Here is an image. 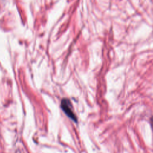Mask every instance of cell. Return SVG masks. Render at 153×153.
<instances>
[{"instance_id":"obj_1","label":"cell","mask_w":153,"mask_h":153,"mask_svg":"<svg viewBox=\"0 0 153 153\" xmlns=\"http://www.w3.org/2000/svg\"><path fill=\"white\" fill-rule=\"evenodd\" d=\"M61 108L66 115L75 122H77V118L73 111L72 104L69 99L63 98L61 100Z\"/></svg>"}]
</instances>
